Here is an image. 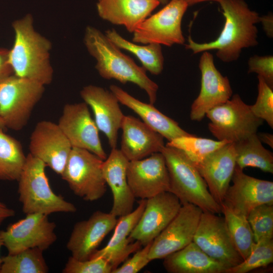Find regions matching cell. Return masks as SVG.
Wrapping results in <instances>:
<instances>
[{"instance_id":"obj_11","label":"cell","mask_w":273,"mask_h":273,"mask_svg":"<svg viewBox=\"0 0 273 273\" xmlns=\"http://www.w3.org/2000/svg\"><path fill=\"white\" fill-rule=\"evenodd\" d=\"M193 241L227 269L243 261L234 246L224 217L217 214L202 212Z\"/></svg>"},{"instance_id":"obj_34","label":"cell","mask_w":273,"mask_h":273,"mask_svg":"<svg viewBox=\"0 0 273 273\" xmlns=\"http://www.w3.org/2000/svg\"><path fill=\"white\" fill-rule=\"evenodd\" d=\"M272 262V239L255 242L250 254L239 264L228 268L225 273H247Z\"/></svg>"},{"instance_id":"obj_36","label":"cell","mask_w":273,"mask_h":273,"mask_svg":"<svg viewBox=\"0 0 273 273\" xmlns=\"http://www.w3.org/2000/svg\"><path fill=\"white\" fill-rule=\"evenodd\" d=\"M258 78V95L255 103L250 105L252 113L273 128V88L260 76Z\"/></svg>"},{"instance_id":"obj_17","label":"cell","mask_w":273,"mask_h":273,"mask_svg":"<svg viewBox=\"0 0 273 273\" xmlns=\"http://www.w3.org/2000/svg\"><path fill=\"white\" fill-rule=\"evenodd\" d=\"M232 181L221 203L236 214L247 218L257 206L273 205L272 181L247 175L237 166Z\"/></svg>"},{"instance_id":"obj_43","label":"cell","mask_w":273,"mask_h":273,"mask_svg":"<svg viewBox=\"0 0 273 273\" xmlns=\"http://www.w3.org/2000/svg\"><path fill=\"white\" fill-rule=\"evenodd\" d=\"M257 136L260 142L268 145L271 148H273V135L267 132H261L257 133Z\"/></svg>"},{"instance_id":"obj_6","label":"cell","mask_w":273,"mask_h":273,"mask_svg":"<svg viewBox=\"0 0 273 273\" xmlns=\"http://www.w3.org/2000/svg\"><path fill=\"white\" fill-rule=\"evenodd\" d=\"M44 86L14 74L0 83V119L5 127L18 131L27 124Z\"/></svg>"},{"instance_id":"obj_46","label":"cell","mask_w":273,"mask_h":273,"mask_svg":"<svg viewBox=\"0 0 273 273\" xmlns=\"http://www.w3.org/2000/svg\"><path fill=\"white\" fill-rule=\"evenodd\" d=\"M159 2L160 4L162 5H166L169 2V0H157Z\"/></svg>"},{"instance_id":"obj_26","label":"cell","mask_w":273,"mask_h":273,"mask_svg":"<svg viewBox=\"0 0 273 273\" xmlns=\"http://www.w3.org/2000/svg\"><path fill=\"white\" fill-rule=\"evenodd\" d=\"M110 91L119 102L132 110L146 124L169 142L174 139L192 135L181 128L175 120L163 114L153 104L144 103L116 85L110 86Z\"/></svg>"},{"instance_id":"obj_35","label":"cell","mask_w":273,"mask_h":273,"mask_svg":"<svg viewBox=\"0 0 273 273\" xmlns=\"http://www.w3.org/2000/svg\"><path fill=\"white\" fill-rule=\"evenodd\" d=\"M247 219L255 243L273 238V205L262 204L253 208Z\"/></svg>"},{"instance_id":"obj_32","label":"cell","mask_w":273,"mask_h":273,"mask_svg":"<svg viewBox=\"0 0 273 273\" xmlns=\"http://www.w3.org/2000/svg\"><path fill=\"white\" fill-rule=\"evenodd\" d=\"M220 205L230 235L236 250L244 260L250 254L255 244L250 224L246 217L236 214L222 203Z\"/></svg>"},{"instance_id":"obj_16","label":"cell","mask_w":273,"mask_h":273,"mask_svg":"<svg viewBox=\"0 0 273 273\" xmlns=\"http://www.w3.org/2000/svg\"><path fill=\"white\" fill-rule=\"evenodd\" d=\"M201 73L199 94L191 107L192 120L199 121L206 113L232 97L233 90L227 76H223L216 68L213 56L208 51L203 52L199 63Z\"/></svg>"},{"instance_id":"obj_1","label":"cell","mask_w":273,"mask_h":273,"mask_svg":"<svg viewBox=\"0 0 273 273\" xmlns=\"http://www.w3.org/2000/svg\"><path fill=\"white\" fill-rule=\"evenodd\" d=\"M218 3L225 19L219 36L211 42L198 43L189 36L186 48L193 54L215 50L219 59L230 63L239 58L243 49L258 44L256 24L260 16L244 0H221Z\"/></svg>"},{"instance_id":"obj_19","label":"cell","mask_w":273,"mask_h":273,"mask_svg":"<svg viewBox=\"0 0 273 273\" xmlns=\"http://www.w3.org/2000/svg\"><path fill=\"white\" fill-rule=\"evenodd\" d=\"M117 220L110 212L97 210L87 219L77 222L66 244L71 256L80 260L90 259Z\"/></svg>"},{"instance_id":"obj_20","label":"cell","mask_w":273,"mask_h":273,"mask_svg":"<svg viewBox=\"0 0 273 273\" xmlns=\"http://www.w3.org/2000/svg\"><path fill=\"white\" fill-rule=\"evenodd\" d=\"M80 95L92 108L99 130L105 134L111 148H116L118 130L125 116L117 98L111 91L94 85L83 87Z\"/></svg>"},{"instance_id":"obj_25","label":"cell","mask_w":273,"mask_h":273,"mask_svg":"<svg viewBox=\"0 0 273 273\" xmlns=\"http://www.w3.org/2000/svg\"><path fill=\"white\" fill-rule=\"evenodd\" d=\"M159 4L157 0H98L97 9L102 19L132 33Z\"/></svg>"},{"instance_id":"obj_30","label":"cell","mask_w":273,"mask_h":273,"mask_svg":"<svg viewBox=\"0 0 273 273\" xmlns=\"http://www.w3.org/2000/svg\"><path fill=\"white\" fill-rule=\"evenodd\" d=\"M26 158L20 142L0 128V180L17 181Z\"/></svg>"},{"instance_id":"obj_3","label":"cell","mask_w":273,"mask_h":273,"mask_svg":"<svg viewBox=\"0 0 273 273\" xmlns=\"http://www.w3.org/2000/svg\"><path fill=\"white\" fill-rule=\"evenodd\" d=\"M84 43L97 61L95 68L106 79H115L122 84L132 82L144 90L150 103L157 99L158 85L146 74L143 67L138 66L130 57L123 54L100 30L87 26L85 30Z\"/></svg>"},{"instance_id":"obj_12","label":"cell","mask_w":273,"mask_h":273,"mask_svg":"<svg viewBox=\"0 0 273 273\" xmlns=\"http://www.w3.org/2000/svg\"><path fill=\"white\" fill-rule=\"evenodd\" d=\"M88 106L84 102L66 104L57 124L72 148L87 150L104 160L107 154Z\"/></svg>"},{"instance_id":"obj_29","label":"cell","mask_w":273,"mask_h":273,"mask_svg":"<svg viewBox=\"0 0 273 273\" xmlns=\"http://www.w3.org/2000/svg\"><path fill=\"white\" fill-rule=\"evenodd\" d=\"M105 35L118 48L135 55L143 67L151 74L157 75L162 72L164 57L160 44L149 43L141 46L135 44L124 38L113 28L106 31Z\"/></svg>"},{"instance_id":"obj_8","label":"cell","mask_w":273,"mask_h":273,"mask_svg":"<svg viewBox=\"0 0 273 273\" xmlns=\"http://www.w3.org/2000/svg\"><path fill=\"white\" fill-rule=\"evenodd\" d=\"M103 161L87 150L72 148L61 176L74 195L85 201H97L107 189L102 170Z\"/></svg>"},{"instance_id":"obj_37","label":"cell","mask_w":273,"mask_h":273,"mask_svg":"<svg viewBox=\"0 0 273 273\" xmlns=\"http://www.w3.org/2000/svg\"><path fill=\"white\" fill-rule=\"evenodd\" d=\"M113 268L103 258L92 257L80 260L71 256L68 258L63 273H110Z\"/></svg>"},{"instance_id":"obj_38","label":"cell","mask_w":273,"mask_h":273,"mask_svg":"<svg viewBox=\"0 0 273 273\" xmlns=\"http://www.w3.org/2000/svg\"><path fill=\"white\" fill-rule=\"evenodd\" d=\"M152 242L135 251L132 257L126 259L121 266L114 269L111 273H137L140 271L151 261L149 252Z\"/></svg>"},{"instance_id":"obj_23","label":"cell","mask_w":273,"mask_h":273,"mask_svg":"<svg viewBox=\"0 0 273 273\" xmlns=\"http://www.w3.org/2000/svg\"><path fill=\"white\" fill-rule=\"evenodd\" d=\"M120 128L122 134L120 150L129 161L160 152L165 145L160 134L132 116H124Z\"/></svg>"},{"instance_id":"obj_15","label":"cell","mask_w":273,"mask_h":273,"mask_svg":"<svg viewBox=\"0 0 273 273\" xmlns=\"http://www.w3.org/2000/svg\"><path fill=\"white\" fill-rule=\"evenodd\" d=\"M72 147L57 123L48 120L38 122L29 141V154L61 175Z\"/></svg>"},{"instance_id":"obj_42","label":"cell","mask_w":273,"mask_h":273,"mask_svg":"<svg viewBox=\"0 0 273 273\" xmlns=\"http://www.w3.org/2000/svg\"><path fill=\"white\" fill-rule=\"evenodd\" d=\"M15 215V210L0 201V225L7 219Z\"/></svg>"},{"instance_id":"obj_7","label":"cell","mask_w":273,"mask_h":273,"mask_svg":"<svg viewBox=\"0 0 273 273\" xmlns=\"http://www.w3.org/2000/svg\"><path fill=\"white\" fill-rule=\"evenodd\" d=\"M208 129L217 140L235 143L256 133L263 123L238 94L208 111Z\"/></svg>"},{"instance_id":"obj_22","label":"cell","mask_w":273,"mask_h":273,"mask_svg":"<svg viewBox=\"0 0 273 273\" xmlns=\"http://www.w3.org/2000/svg\"><path fill=\"white\" fill-rule=\"evenodd\" d=\"M129 161L116 148L112 149L102 165L105 180L113 196L110 212L116 217L126 215L133 210L135 198L129 188L126 175Z\"/></svg>"},{"instance_id":"obj_39","label":"cell","mask_w":273,"mask_h":273,"mask_svg":"<svg viewBox=\"0 0 273 273\" xmlns=\"http://www.w3.org/2000/svg\"><path fill=\"white\" fill-rule=\"evenodd\" d=\"M248 73H256L273 88V56L255 55L248 62Z\"/></svg>"},{"instance_id":"obj_18","label":"cell","mask_w":273,"mask_h":273,"mask_svg":"<svg viewBox=\"0 0 273 273\" xmlns=\"http://www.w3.org/2000/svg\"><path fill=\"white\" fill-rule=\"evenodd\" d=\"M181 204L170 192L157 195L146 200L144 210L128 239L142 246L152 242L178 212Z\"/></svg>"},{"instance_id":"obj_41","label":"cell","mask_w":273,"mask_h":273,"mask_svg":"<svg viewBox=\"0 0 273 273\" xmlns=\"http://www.w3.org/2000/svg\"><path fill=\"white\" fill-rule=\"evenodd\" d=\"M261 23L263 30L266 35L269 37H272L273 35V17L272 14L260 17V22Z\"/></svg>"},{"instance_id":"obj_5","label":"cell","mask_w":273,"mask_h":273,"mask_svg":"<svg viewBox=\"0 0 273 273\" xmlns=\"http://www.w3.org/2000/svg\"><path fill=\"white\" fill-rule=\"evenodd\" d=\"M46 164L29 153L20 175L18 193L22 211L26 215L57 212L74 213L76 206L55 193L46 175Z\"/></svg>"},{"instance_id":"obj_44","label":"cell","mask_w":273,"mask_h":273,"mask_svg":"<svg viewBox=\"0 0 273 273\" xmlns=\"http://www.w3.org/2000/svg\"><path fill=\"white\" fill-rule=\"evenodd\" d=\"M185 3L187 4L188 6H191L194 5L204 2H207V1H212V2H216L219 3L221 0H182Z\"/></svg>"},{"instance_id":"obj_14","label":"cell","mask_w":273,"mask_h":273,"mask_svg":"<svg viewBox=\"0 0 273 273\" xmlns=\"http://www.w3.org/2000/svg\"><path fill=\"white\" fill-rule=\"evenodd\" d=\"M126 175L135 198L148 199L170 191L168 171L161 152L153 153L142 159L129 161Z\"/></svg>"},{"instance_id":"obj_13","label":"cell","mask_w":273,"mask_h":273,"mask_svg":"<svg viewBox=\"0 0 273 273\" xmlns=\"http://www.w3.org/2000/svg\"><path fill=\"white\" fill-rule=\"evenodd\" d=\"M202 212L192 204H182L175 217L153 241L150 259H163L191 243Z\"/></svg>"},{"instance_id":"obj_9","label":"cell","mask_w":273,"mask_h":273,"mask_svg":"<svg viewBox=\"0 0 273 273\" xmlns=\"http://www.w3.org/2000/svg\"><path fill=\"white\" fill-rule=\"evenodd\" d=\"M188 5L182 0H171L156 13L147 17L132 32V41L168 47L183 44L185 38L181 21Z\"/></svg>"},{"instance_id":"obj_28","label":"cell","mask_w":273,"mask_h":273,"mask_svg":"<svg viewBox=\"0 0 273 273\" xmlns=\"http://www.w3.org/2000/svg\"><path fill=\"white\" fill-rule=\"evenodd\" d=\"M233 144L236 166L239 168L255 167L273 173V154L263 146L257 133Z\"/></svg>"},{"instance_id":"obj_21","label":"cell","mask_w":273,"mask_h":273,"mask_svg":"<svg viewBox=\"0 0 273 273\" xmlns=\"http://www.w3.org/2000/svg\"><path fill=\"white\" fill-rule=\"evenodd\" d=\"M236 166L233 143H228L209 155L197 168L208 190L219 204L223 201Z\"/></svg>"},{"instance_id":"obj_45","label":"cell","mask_w":273,"mask_h":273,"mask_svg":"<svg viewBox=\"0 0 273 273\" xmlns=\"http://www.w3.org/2000/svg\"><path fill=\"white\" fill-rule=\"evenodd\" d=\"M3 246V239H2V235L1 233V231H0V251H1V249L2 247ZM2 257H1L0 255V269H1V264H2Z\"/></svg>"},{"instance_id":"obj_4","label":"cell","mask_w":273,"mask_h":273,"mask_svg":"<svg viewBox=\"0 0 273 273\" xmlns=\"http://www.w3.org/2000/svg\"><path fill=\"white\" fill-rule=\"evenodd\" d=\"M160 152L168 171L169 192L178 198L181 205L190 203L204 212L221 213L220 204L213 198L199 171L186 155L179 149L166 145Z\"/></svg>"},{"instance_id":"obj_40","label":"cell","mask_w":273,"mask_h":273,"mask_svg":"<svg viewBox=\"0 0 273 273\" xmlns=\"http://www.w3.org/2000/svg\"><path fill=\"white\" fill-rule=\"evenodd\" d=\"M13 74L9 61V50L0 48V83Z\"/></svg>"},{"instance_id":"obj_31","label":"cell","mask_w":273,"mask_h":273,"mask_svg":"<svg viewBox=\"0 0 273 273\" xmlns=\"http://www.w3.org/2000/svg\"><path fill=\"white\" fill-rule=\"evenodd\" d=\"M43 252L34 248L8 254L2 257L0 273H47L49 269Z\"/></svg>"},{"instance_id":"obj_24","label":"cell","mask_w":273,"mask_h":273,"mask_svg":"<svg viewBox=\"0 0 273 273\" xmlns=\"http://www.w3.org/2000/svg\"><path fill=\"white\" fill-rule=\"evenodd\" d=\"M147 199H140L135 209L120 216L114 229V233L105 247L97 250L92 257L104 258L113 269L124 262L129 255L141 248L137 241L130 242L129 235L139 221L146 206Z\"/></svg>"},{"instance_id":"obj_10","label":"cell","mask_w":273,"mask_h":273,"mask_svg":"<svg viewBox=\"0 0 273 273\" xmlns=\"http://www.w3.org/2000/svg\"><path fill=\"white\" fill-rule=\"evenodd\" d=\"M56 224L48 215L32 213L0 230L3 246L8 254H14L24 250L37 248L43 251L57 240Z\"/></svg>"},{"instance_id":"obj_47","label":"cell","mask_w":273,"mask_h":273,"mask_svg":"<svg viewBox=\"0 0 273 273\" xmlns=\"http://www.w3.org/2000/svg\"><path fill=\"white\" fill-rule=\"evenodd\" d=\"M0 128H5L4 123L2 121V120L0 119Z\"/></svg>"},{"instance_id":"obj_2","label":"cell","mask_w":273,"mask_h":273,"mask_svg":"<svg viewBox=\"0 0 273 273\" xmlns=\"http://www.w3.org/2000/svg\"><path fill=\"white\" fill-rule=\"evenodd\" d=\"M33 23L30 14L13 22L15 37L9 50V61L15 75L48 85L54 73L50 61L52 43L34 29Z\"/></svg>"},{"instance_id":"obj_33","label":"cell","mask_w":273,"mask_h":273,"mask_svg":"<svg viewBox=\"0 0 273 273\" xmlns=\"http://www.w3.org/2000/svg\"><path fill=\"white\" fill-rule=\"evenodd\" d=\"M228 143L192 134L174 139L166 145L180 150L197 168L209 155Z\"/></svg>"},{"instance_id":"obj_27","label":"cell","mask_w":273,"mask_h":273,"mask_svg":"<svg viewBox=\"0 0 273 273\" xmlns=\"http://www.w3.org/2000/svg\"><path fill=\"white\" fill-rule=\"evenodd\" d=\"M163 265L169 273H225L227 269L193 241L163 258Z\"/></svg>"}]
</instances>
